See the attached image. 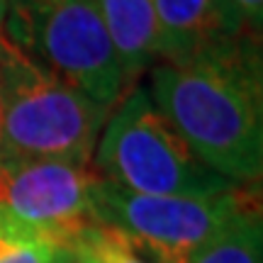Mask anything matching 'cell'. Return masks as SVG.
<instances>
[{
  "label": "cell",
  "mask_w": 263,
  "mask_h": 263,
  "mask_svg": "<svg viewBox=\"0 0 263 263\" xmlns=\"http://www.w3.org/2000/svg\"><path fill=\"white\" fill-rule=\"evenodd\" d=\"M149 95L207 168L234 185L263 173L261 42L197 64L149 68Z\"/></svg>",
  "instance_id": "cell-1"
},
{
  "label": "cell",
  "mask_w": 263,
  "mask_h": 263,
  "mask_svg": "<svg viewBox=\"0 0 263 263\" xmlns=\"http://www.w3.org/2000/svg\"><path fill=\"white\" fill-rule=\"evenodd\" d=\"M3 159L90 166L110 110L64 83L0 29Z\"/></svg>",
  "instance_id": "cell-2"
},
{
  "label": "cell",
  "mask_w": 263,
  "mask_h": 263,
  "mask_svg": "<svg viewBox=\"0 0 263 263\" xmlns=\"http://www.w3.org/2000/svg\"><path fill=\"white\" fill-rule=\"evenodd\" d=\"M93 161L100 178L139 195L210 197L236 188L190 151L144 85H132L110 110Z\"/></svg>",
  "instance_id": "cell-3"
},
{
  "label": "cell",
  "mask_w": 263,
  "mask_h": 263,
  "mask_svg": "<svg viewBox=\"0 0 263 263\" xmlns=\"http://www.w3.org/2000/svg\"><path fill=\"white\" fill-rule=\"evenodd\" d=\"M0 29L105 110H112L132 88L95 0H8Z\"/></svg>",
  "instance_id": "cell-4"
},
{
  "label": "cell",
  "mask_w": 263,
  "mask_h": 263,
  "mask_svg": "<svg viewBox=\"0 0 263 263\" xmlns=\"http://www.w3.org/2000/svg\"><path fill=\"white\" fill-rule=\"evenodd\" d=\"M232 188L210 197L139 195L98 178L90 195L93 219L120 229L154 263H188L251 200Z\"/></svg>",
  "instance_id": "cell-5"
},
{
  "label": "cell",
  "mask_w": 263,
  "mask_h": 263,
  "mask_svg": "<svg viewBox=\"0 0 263 263\" xmlns=\"http://www.w3.org/2000/svg\"><path fill=\"white\" fill-rule=\"evenodd\" d=\"M100 178L90 166L66 161L0 159V215L54 236H66L95 222L90 195Z\"/></svg>",
  "instance_id": "cell-6"
},
{
  "label": "cell",
  "mask_w": 263,
  "mask_h": 263,
  "mask_svg": "<svg viewBox=\"0 0 263 263\" xmlns=\"http://www.w3.org/2000/svg\"><path fill=\"white\" fill-rule=\"evenodd\" d=\"M163 64H197L227 57L261 34L244 29L222 0H154Z\"/></svg>",
  "instance_id": "cell-7"
},
{
  "label": "cell",
  "mask_w": 263,
  "mask_h": 263,
  "mask_svg": "<svg viewBox=\"0 0 263 263\" xmlns=\"http://www.w3.org/2000/svg\"><path fill=\"white\" fill-rule=\"evenodd\" d=\"M127 83L159 64V20L154 0H95Z\"/></svg>",
  "instance_id": "cell-8"
},
{
  "label": "cell",
  "mask_w": 263,
  "mask_h": 263,
  "mask_svg": "<svg viewBox=\"0 0 263 263\" xmlns=\"http://www.w3.org/2000/svg\"><path fill=\"white\" fill-rule=\"evenodd\" d=\"M188 263H263V224L258 197H251Z\"/></svg>",
  "instance_id": "cell-9"
},
{
  "label": "cell",
  "mask_w": 263,
  "mask_h": 263,
  "mask_svg": "<svg viewBox=\"0 0 263 263\" xmlns=\"http://www.w3.org/2000/svg\"><path fill=\"white\" fill-rule=\"evenodd\" d=\"M61 249L76 263H154L129 239L103 222H90L66 236Z\"/></svg>",
  "instance_id": "cell-10"
},
{
  "label": "cell",
  "mask_w": 263,
  "mask_h": 263,
  "mask_svg": "<svg viewBox=\"0 0 263 263\" xmlns=\"http://www.w3.org/2000/svg\"><path fill=\"white\" fill-rule=\"evenodd\" d=\"M59 241L0 215V263H57Z\"/></svg>",
  "instance_id": "cell-11"
},
{
  "label": "cell",
  "mask_w": 263,
  "mask_h": 263,
  "mask_svg": "<svg viewBox=\"0 0 263 263\" xmlns=\"http://www.w3.org/2000/svg\"><path fill=\"white\" fill-rule=\"evenodd\" d=\"M227 10L232 12V17L241 25L244 29L261 34L263 22V0H222Z\"/></svg>",
  "instance_id": "cell-12"
},
{
  "label": "cell",
  "mask_w": 263,
  "mask_h": 263,
  "mask_svg": "<svg viewBox=\"0 0 263 263\" xmlns=\"http://www.w3.org/2000/svg\"><path fill=\"white\" fill-rule=\"evenodd\" d=\"M57 263H76L73 258H71V256L66 254L64 249H61V246H59V256H57Z\"/></svg>",
  "instance_id": "cell-13"
},
{
  "label": "cell",
  "mask_w": 263,
  "mask_h": 263,
  "mask_svg": "<svg viewBox=\"0 0 263 263\" xmlns=\"http://www.w3.org/2000/svg\"><path fill=\"white\" fill-rule=\"evenodd\" d=\"M5 8H8V0H0V27H3V17H5Z\"/></svg>",
  "instance_id": "cell-14"
},
{
  "label": "cell",
  "mask_w": 263,
  "mask_h": 263,
  "mask_svg": "<svg viewBox=\"0 0 263 263\" xmlns=\"http://www.w3.org/2000/svg\"><path fill=\"white\" fill-rule=\"evenodd\" d=\"M0 159H3V107H0Z\"/></svg>",
  "instance_id": "cell-15"
}]
</instances>
